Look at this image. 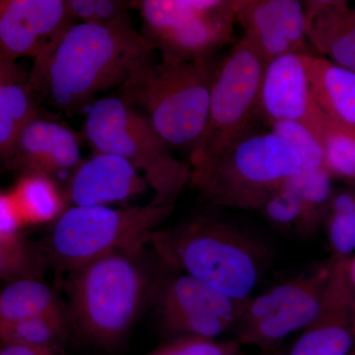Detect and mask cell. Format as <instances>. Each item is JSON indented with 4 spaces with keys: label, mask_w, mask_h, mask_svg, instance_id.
Masks as SVG:
<instances>
[{
    "label": "cell",
    "mask_w": 355,
    "mask_h": 355,
    "mask_svg": "<svg viewBox=\"0 0 355 355\" xmlns=\"http://www.w3.org/2000/svg\"><path fill=\"white\" fill-rule=\"evenodd\" d=\"M154 51L133 27L77 23L33 60L30 85L41 103L72 116L92 106L99 93L120 88Z\"/></svg>",
    "instance_id": "6da1fadb"
},
{
    "label": "cell",
    "mask_w": 355,
    "mask_h": 355,
    "mask_svg": "<svg viewBox=\"0 0 355 355\" xmlns=\"http://www.w3.org/2000/svg\"><path fill=\"white\" fill-rule=\"evenodd\" d=\"M148 245L163 265L236 300L253 297L272 258L266 243L210 214L159 228Z\"/></svg>",
    "instance_id": "7a4b0ae2"
},
{
    "label": "cell",
    "mask_w": 355,
    "mask_h": 355,
    "mask_svg": "<svg viewBox=\"0 0 355 355\" xmlns=\"http://www.w3.org/2000/svg\"><path fill=\"white\" fill-rule=\"evenodd\" d=\"M144 250L109 254L69 272L70 321L96 347H118L153 300L161 270L149 266Z\"/></svg>",
    "instance_id": "3957f363"
},
{
    "label": "cell",
    "mask_w": 355,
    "mask_h": 355,
    "mask_svg": "<svg viewBox=\"0 0 355 355\" xmlns=\"http://www.w3.org/2000/svg\"><path fill=\"white\" fill-rule=\"evenodd\" d=\"M216 58L174 62L161 58L139 67L116 95L146 116L173 150L190 158L209 121Z\"/></svg>",
    "instance_id": "277c9868"
},
{
    "label": "cell",
    "mask_w": 355,
    "mask_h": 355,
    "mask_svg": "<svg viewBox=\"0 0 355 355\" xmlns=\"http://www.w3.org/2000/svg\"><path fill=\"white\" fill-rule=\"evenodd\" d=\"M83 137L93 153L121 156L141 172L153 191V205L175 207L191 184L190 162L178 159L148 119L118 96L102 98L89 108Z\"/></svg>",
    "instance_id": "5b68a950"
},
{
    "label": "cell",
    "mask_w": 355,
    "mask_h": 355,
    "mask_svg": "<svg viewBox=\"0 0 355 355\" xmlns=\"http://www.w3.org/2000/svg\"><path fill=\"white\" fill-rule=\"evenodd\" d=\"M175 207H70L53 222L43 249L49 265L71 272L121 252L146 249L154 231L162 227Z\"/></svg>",
    "instance_id": "8992f818"
},
{
    "label": "cell",
    "mask_w": 355,
    "mask_h": 355,
    "mask_svg": "<svg viewBox=\"0 0 355 355\" xmlns=\"http://www.w3.org/2000/svg\"><path fill=\"white\" fill-rule=\"evenodd\" d=\"M302 169L300 156L288 142L272 130H252L193 175L191 186L216 207L258 211Z\"/></svg>",
    "instance_id": "52a82bcc"
},
{
    "label": "cell",
    "mask_w": 355,
    "mask_h": 355,
    "mask_svg": "<svg viewBox=\"0 0 355 355\" xmlns=\"http://www.w3.org/2000/svg\"><path fill=\"white\" fill-rule=\"evenodd\" d=\"M266 64L244 37L219 62L207 128L189 158L193 175L202 172L230 144L253 130Z\"/></svg>",
    "instance_id": "ba28073f"
},
{
    "label": "cell",
    "mask_w": 355,
    "mask_h": 355,
    "mask_svg": "<svg viewBox=\"0 0 355 355\" xmlns=\"http://www.w3.org/2000/svg\"><path fill=\"white\" fill-rule=\"evenodd\" d=\"M135 6L141 15V34L163 60L214 58L234 31L235 0H142Z\"/></svg>",
    "instance_id": "9c48e42d"
},
{
    "label": "cell",
    "mask_w": 355,
    "mask_h": 355,
    "mask_svg": "<svg viewBox=\"0 0 355 355\" xmlns=\"http://www.w3.org/2000/svg\"><path fill=\"white\" fill-rule=\"evenodd\" d=\"M331 265L330 258L319 261L252 297L235 327L233 340L242 347L272 352L292 334L304 330L320 309Z\"/></svg>",
    "instance_id": "30bf717a"
},
{
    "label": "cell",
    "mask_w": 355,
    "mask_h": 355,
    "mask_svg": "<svg viewBox=\"0 0 355 355\" xmlns=\"http://www.w3.org/2000/svg\"><path fill=\"white\" fill-rule=\"evenodd\" d=\"M153 300L159 326L165 340H170L184 336L218 338L234 330L251 299L236 300L163 265Z\"/></svg>",
    "instance_id": "8fae6325"
},
{
    "label": "cell",
    "mask_w": 355,
    "mask_h": 355,
    "mask_svg": "<svg viewBox=\"0 0 355 355\" xmlns=\"http://www.w3.org/2000/svg\"><path fill=\"white\" fill-rule=\"evenodd\" d=\"M313 57L308 53H291L266 64L258 116L268 125L277 121L302 123L323 142L329 123L311 87L309 67Z\"/></svg>",
    "instance_id": "7c38bea8"
},
{
    "label": "cell",
    "mask_w": 355,
    "mask_h": 355,
    "mask_svg": "<svg viewBox=\"0 0 355 355\" xmlns=\"http://www.w3.org/2000/svg\"><path fill=\"white\" fill-rule=\"evenodd\" d=\"M83 135L58 114L40 110L21 130L2 164L20 175L38 174L57 180L76 170L81 159Z\"/></svg>",
    "instance_id": "4fadbf2b"
},
{
    "label": "cell",
    "mask_w": 355,
    "mask_h": 355,
    "mask_svg": "<svg viewBox=\"0 0 355 355\" xmlns=\"http://www.w3.org/2000/svg\"><path fill=\"white\" fill-rule=\"evenodd\" d=\"M76 24L67 0H1L0 60H35Z\"/></svg>",
    "instance_id": "5bb4252c"
},
{
    "label": "cell",
    "mask_w": 355,
    "mask_h": 355,
    "mask_svg": "<svg viewBox=\"0 0 355 355\" xmlns=\"http://www.w3.org/2000/svg\"><path fill=\"white\" fill-rule=\"evenodd\" d=\"M349 261L331 260L320 309L287 355H349L355 349V286Z\"/></svg>",
    "instance_id": "9a60e30c"
},
{
    "label": "cell",
    "mask_w": 355,
    "mask_h": 355,
    "mask_svg": "<svg viewBox=\"0 0 355 355\" xmlns=\"http://www.w3.org/2000/svg\"><path fill=\"white\" fill-rule=\"evenodd\" d=\"M236 22L244 38L268 62L291 53H309L305 7L297 0H235Z\"/></svg>",
    "instance_id": "2e32d148"
},
{
    "label": "cell",
    "mask_w": 355,
    "mask_h": 355,
    "mask_svg": "<svg viewBox=\"0 0 355 355\" xmlns=\"http://www.w3.org/2000/svg\"><path fill=\"white\" fill-rule=\"evenodd\" d=\"M148 188L146 179L130 163L108 153H93L77 166L62 186L69 207L125 202Z\"/></svg>",
    "instance_id": "e0dca14e"
},
{
    "label": "cell",
    "mask_w": 355,
    "mask_h": 355,
    "mask_svg": "<svg viewBox=\"0 0 355 355\" xmlns=\"http://www.w3.org/2000/svg\"><path fill=\"white\" fill-rule=\"evenodd\" d=\"M303 3L309 44L321 57L355 72V2L311 0Z\"/></svg>",
    "instance_id": "ac0fdd59"
},
{
    "label": "cell",
    "mask_w": 355,
    "mask_h": 355,
    "mask_svg": "<svg viewBox=\"0 0 355 355\" xmlns=\"http://www.w3.org/2000/svg\"><path fill=\"white\" fill-rule=\"evenodd\" d=\"M309 78L313 95L329 125L355 135V72L314 55Z\"/></svg>",
    "instance_id": "d6986e66"
},
{
    "label": "cell",
    "mask_w": 355,
    "mask_h": 355,
    "mask_svg": "<svg viewBox=\"0 0 355 355\" xmlns=\"http://www.w3.org/2000/svg\"><path fill=\"white\" fill-rule=\"evenodd\" d=\"M40 101L16 62L0 60V158L6 159L21 130L37 114Z\"/></svg>",
    "instance_id": "ffe728a7"
},
{
    "label": "cell",
    "mask_w": 355,
    "mask_h": 355,
    "mask_svg": "<svg viewBox=\"0 0 355 355\" xmlns=\"http://www.w3.org/2000/svg\"><path fill=\"white\" fill-rule=\"evenodd\" d=\"M9 193L25 225L55 222L69 207L62 187L44 175H21Z\"/></svg>",
    "instance_id": "44dd1931"
},
{
    "label": "cell",
    "mask_w": 355,
    "mask_h": 355,
    "mask_svg": "<svg viewBox=\"0 0 355 355\" xmlns=\"http://www.w3.org/2000/svg\"><path fill=\"white\" fill-rule=\"evenodd\" d=\"M62 308L55 292L43 280L10 282L0 294V328Z\"/></svg>",
    "instance_id": "7402d4cb"
},
{
    "label": "cell",
    "mask_w": 355,
    "mask_h": 355,
    "mask_svg": "<svg viewBox=\"0 0 355 355\" xmlns=\"http://www.w3.org/2000/svg\"><path fill=\"white\" fill-rule=\"evenodd\" d=\"M46 265L43 249L30 242L22 230L0 232V277L7 284L43 280Z\"/></svg>",
    "instance_id": "603a6c76"
},
{
    "label": "cell",
    "mask_w": 355,
    "mask_h": 355,
    "mask_svg": "<svg viewBox=\"0 0 355 355\" xmlns=\"http://www.w3.org/2000/svg\"><path fill=\"white\" fill-rule=\"evenodd\" d=\"M334 261L349 260L355 254V188L335 190L323 225Z\"/></svg>",
    "instance_id": "cb8c5ba5"
},
{
    "label": "cell",
    "mask_w": 355,
    "mask_h": 355,
    "mask_svg": "<svg viewBox=\"0 0 355 355\" xmlns=\"http://www.w3.org/2000/svg\"><path fill=\"white\" fill-rule=\"evenodd\" d=\"M69 324V310L62 308L1 327L0 340L1 345H22L55 349L58 343L67 336Z\"/></svg>",
    "instance_id": "d4e9b609"
},
{
    "label": "cell",
    "mask_w": 355,
    "mask_h": 355,
    "mask_svg": "<svg viewBox=\"0 0 355 355\" xmlns=\"http://www.w3.org/2000/svg\"><path fill=\"white\" fill-rule=\"evenodd\" d=\"M334 180L324 168L302 171L288 180L304 212V236L316 234L323 225L335 189Z\"/></svg>",
    "instance_id": "484cf974"
},
{
    "label": "cell",
    "mask_w": 355,
    "mask_h": 355,
    "mask_svg": "<svg viewBox=\"0 0 355 355\" xmlns=\"http://www.w3.org/2000/svg\"><path fill=\"white\" fill-rule=\"evenodd\" d=\"M323 147L324 168L331 179L355 188V135L328 125Z\"/></svg>",
    "instance_id": "4316f807"
},
{
    "label": "cell",
    "mask_w": 355,
    "mask_h": 355,
    "mask_svg": "<svg viewBox=\"0 0 355 355\" xmlns=\"http://www.w3.org/2000/svg\"><path fill=\"white\" fill-rule=\"evenodd\" d=\"M258 212L275 230L304 236V212L288 181L266 198Z\"/></svg>",
    "instance_id": "83f0119b"
},
{
    "label": "cell",
    "mask_w": 355,
    "mask_h": 355,
    "mask_svg": "<svg viewBox=\"0 0 355 355\" xmlns=\"http://www.w3.org/2000/svg\"><path fill=\"white\" fill-rule=\"evenodd\" d=\"M76 23L102 27L132 28L130 10L135 1L121 0H67Z\"/></svg>",
    "instance_id": "f1b7e54d"
},
{
    "label": "cell",
    "mask_w": 355,
    "mask_h": 355,
    "mask_svg": "<svg viewBox=\"0 0 355 355\" xmlns=\"http://www.w3.org/2000/svg\"><path fill=\"white\" fill-rule=\"evenodd\" d=\"M270 130L286 140L302 160V171L324 168V147L322 140L302 123L295 121H277Z\"/></svg>",
    "instance_id": "f546056e"
},
{
    "label": "cell",
    "mask_w": 355,
    "mask_h": 355,
    "mask_svg": "<svg viewBox=\"0 0 355 355\" xmlns=\"http://www.w3.org/2000/svg\"><path fill=\"white\" fill-rule=\"evenodd\" d=\"M242 347L235 340L218 338H170L146 355H242Z\"/></svg>",
    "instance_id": "4dcf8cb0"
},
{
    "label": "cell",
    "mask_w": 355,
    "mask_h": 355,
    "mask_svg": "<svg viewBox=\"0 0 355 355\" xmlns=\"http://www.w3.org/2000/svg\"><path fill=\"white\" fill-rule=\"evenodd\" d=\"M0 355H62L55 349L31 345H1Z\"/></svg>",
    "instance_id": "1f68e13d"
},
{
    "label": "cell",
    "mask_w": 355,
    "mask_h": 355,
    "mask_svg": "<svg viewBox=\"0 0 355 355\" xmlns=\"http://www.w3.org/2000/svg\"><path fill=\"white\" fill-rule=\"evenodd\" d=\"M349 270L350 279H352V284L355 286V254L349 259Z\"/></svg>",
    "instance_id": "d6a6232c"
},
{
    "label": "cell",
    "mask_w": 355,
    "mask_h": 355,
    "mask_svg": "<svg viewBox=\"0 0 355 355\" xmlns=\"http://www.w3.org/2000/svg\"><path fill=\"white\" fill-rule=\"evenodd\" d=\"M242 355H279V354H275V352H260V354H243Z\"/></svg>",
    "instance_id": "836d02e7"
},
{
    "label": "cell",
    "mask_w": 355,
    "mask_h": 355,
    "mask_svg": "<svg viewBox=\"0 0 355 355\" xmlns=\"http://www.w3.org/2000/svg\"><path fill=\"white\" fill-rule=\"evenodd\" d=\"M349 355H355V349L354 350V352H352V354H350Z\"/></svg>",
    "instance_id": "e575fe53"
}]
</instances>
